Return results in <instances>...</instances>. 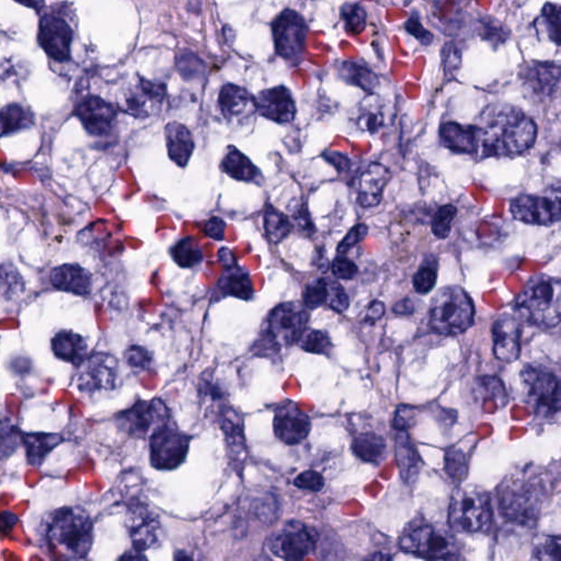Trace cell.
Masks as SVG:
<instances>
[{
	"mask_svg": "<svg viewBox=\"0 0 561 561\" xmlns=\"http://www.w3.org/2000/svg\"><path fill=\"white\" fill-rule=\"evenodd\" d=\"M537 137V124L518 109H492L484 124L477 127L476 153L481 158L526 153L533 147Z\"/></svg>",
	"mask_w": 561,
	"mask_h": 561,
	"instance_id": "cell-1",
	"label": "cell"
},
{
	"mask_svg": "<svg viewBox=\"0 0 561 561\" xmlns=\"http://www.w3.org/2000/svg\"><path fill=\"white\" fill-rule=\"evenodd\" d=\"M46 535L62 558L84 559L92 547L93 523L84 509L63 508L52 517Z\"/></svg>",
	"mask_w": 561,
	"mask_h": 561,
	"instance_id": "cell-2",
	"label": "cell"
},
{
	"mask_svg": "<svg viewBox=\"0 0 561 561\" xmlns=\"http://www.w3.org/2000/svg\"><path fill=\"white\" fill-rule=\"evenodd\" d=\"M516 309L528 323L554 328L561 319L560 280L545 274L529 280L517 299Z\"/></svg>",
	"mask_w": 561,
	"mask_h": 561,
	"instance_id": "cell-3",
	"label": "cell"
},
{
	"mask_svg": "<svg viewBox=\"0 0 561 561\" xmlns=\"http://www.w3.org/2000/svg\"><path fill=\"white\" fill-rule=\"evenodd\" d=\"M545 498L544 480L537 477H508L498 490L499 511L509 522L533 524Z\"/></svg>",
	"mask_w": 561,
	"mask_h": 561,
	"instance_id": "cell-4",
	"label": "cell"
},
{
	"mask_svg": "<svg viewBox=\"0 0 561 561\" xmlns=\"http://www.w3.org/2000/svg\"><path fill=\"white\" fill-rule=\"evenodd\" d=\"M431 329L444 336H457L469 330L475 319L470 295L457 285L442 288L430 305Z\"/></svg>",
	"mask_w": 561,
	"mask_h": 561,
	"instance_id": "cell-5",
	"label": "cell"
},
{
	"mask_svg": "<svg viewBox=\"0 0 561 561\" xmlns=\"http://www.w3.org/2000/svg\"><path fill=\"white\" fill-rule=\"evenodd\" d=\"M491 518V500L487 491L477 486L461 487L454 491L449 508V524L453 531L485 532Z\"/></svg>",
	"mask_w": 561,
	"mask_h": 561,
	"instance_id": "cell-6",
	"label": "cell"
},
{
	"mask_svg": "<svg viewBox=\"0 0 561 561\" xmlns=\"http://www.w3.org/2000/svg\"><path fill=\"white\" fill-rule=\"evenodd\" d=\"M521 383L527 402L535 415L554 419L560 412V384L555 373L548 368L528 365L521 372Z\"/></svg>",
	"mask_w": 561,
	"mask_h": 561,
	"instance_id": "cell-7",
	"label": "cell"
},
{
	"mask_svg": "<svg viewBox=\"0 0 561 561\" xmlns=\"http://www.w3.org/2000/svg\"><path fill=\"white\" fill-rule=\"evenodd\" d=\"M399 547L404 553L425 559L456 557V542L449 532L433 526H421L403 535Z\"/></svg>",
	"mask_w": 561,
	"mask_h": 561,
	"instance_id": "cell-8",
	"label": "cell"
},
{
	"mask_svg": "<svg viewBox=\"0 0 561 561\" xmlns=\"http://www.w3.org/2000/svg\"><path fill=\"white\" fill-rule=\"evenodd\" d=\"M117 423L129 436L147 439L170 423V414L162 400H145L119 413Z\"/></svg>",
	"mask_w": 561,
	"mask_h": 561,
	"instance_id": "cell-9",
	"label": "cell"
},
{
	"mask_svg": "<svg viewBox=\"0 0 561 561\" xmlns=\"http://www.w3.org/2000/svg\"><path fill=\"white\" fill-rule=\"evenodd\" d=\"M319 535L315 529L299 521H289L273 533L268 540V548L277 557L288 561L308 558L315 552Z\"/></svg>",
	"mask_w": 561,
	"mask_h": 561,
	"instance_id": "cell-10",
	"label": "cell"
},
{
	"mask_svg": "<svg viewBox=\"0 0 561 561\" xmlns=\"http://www.w3.org/2000/svg\"><path fill=\"white\" fill-rule=\"evenodd\" d=\"M272 33L279 56L295 64L303 60L309 28L302 15L285 9L275 18Z\"/></svg>",
	"mask_w": 561,
	"mask_h": 561,
	"instance_id": "cell-11",
	"label": "cell"
},
{
	"mask_svg": "<svg viewBox=\"0 0 561 561\" xmlns=\"http://www.w3.org/2000/svg\"><path fill=\"white\" fill-rule=\"evenodd\" d=\"M309 314L305 305L298 302L282 303L268 317L267 335L275 345L290 347L298 344L308 327Z\"/></svg>",
	"mask_w": 561,
	"mask_h": 561,
	"instance_id": "cell-12",
	"label": "cell"
},
{
	"mask_svg": "<svg viewBox=\"0 0 561 561\" xmlns=\"http://www.w3.org/2000/svg\"><path fill=\"white\" fill-rule=\"evenodd\" d=\"M560 189L553 188L545 195H519L511 201L510 211L516 220L532 225H552L559 222Z\"/></svg>",
	"mask_w": 561,
	"mask_h": 561,
	"instance_id": "cell-13",
	"label": "cell"
},
{
	"mask_svg": "<svg viewBox=\"0 0 561 561\" xmlns=\"http://www.w3.org/2000/svg\"><path fill=\"white\" fill-rule=\"evenodd\" d=\"M118 382L119 365L117 358L111 355L96 353L80 363L76 383L81 393L112 391L118 386Z\"/></svg>",
	"mask_w": 561,
	"mask_h": 561,
	"instance_id": "cell-14",
	"label": "cell"
},
{
	"mask_svg": "<svg viewBox=\"0 0 561 561\" xmlns=\"http://www.w3.org/2000/svg\"><path fill=\"white\" fill-rule=\"evenodd\" d=\"M189 445V436L169 423L150 436V461L156 470H175L184 463Z\"/></svg>",
	"mask_w": 561,
	"mask_h": 561,
	"instance_id": "cell-15",
	"label": "cell"
},
{
	"mask_svg": "<svg viewBox=\"0 0 561 561\" xmlns=\"http://www.w3.org/2000/svg\"><path fill=\"white\" fill-rule=\"evenodd\" d=\"M74 30L71 24L59 13H45L40 20L38 41L46 55L56 63L71 61V43Z\"/></svg>",
	"mask_w": 561,
	"mask_h": 561,
	"instance_id": "cell-16",
	"label": "cell"
},
{
	"mask_svg": "<svg viewBox=\"0 0 561 561\" xmlns=\"http://www.w3.org/2000/svg\"><path fill=\"white\" fill-rule=\"evenodd\" d=\"M117 109L98 96H88L78 103L75 114L86 131L95 137H105L116 122Z\"/></svg>",
	"mask_w": 561,
	"mask_h": 561,
	"instance_id": "cell-17",
	"label": "cell"
},
{
	"mask_svg": "<svg viewBox=\"0 0 561 561\" xmlns=\"http://www.w3.org/2000/svg\"><path fill=\"white\" fill-rule=\"evenodd\" d=\"M274 434L288 445L302 443L310 433L311 423L308 414L300 412L296 404H282L275 410Z\"/></svg>",
	"mask_w": 561,
	"mask_h": 561,
	"instance_id": "cell-18",
	"label": "cell"
},
{
	"mask_svg": "<svg viewBox=\"0 0 561 561\" xmlns=\"http://www.w3.org/2000/svg\"><path fill=\"white\" fill-rule=\"evenodd\" d=\"M165 97L164 85L138 80L124 95L121 108L134 117L147 118L163 105Z\"/></svg>",
	"mask_w": 561,
	"mask_h": 561,
	"instance_id": "cell-19",
	"label": "cell"
},
{
	"mask_svg": "<svg viewBox=\"0 0 561 561\" xmlns=\"http://www.w3.org/2000/svg\"><path fill=\"white\" fill-rule=\"evenodd\" d=\"M493 353L498 360L513 363L521 356L522 326L516 317L503 315L492 325Z\"/></svg>",
	"mask_w": 561,
	"mask_h": 561,
	"instance_id": "cell-20",
	"label": "cell"
},
{
	"mask_svg": "<svg viewBox=\"0 0 561 561\" xmlns=\"http://www.w3.org/2000/svg\"><path fill=\"white\" fill-rule=\"evenodd\" d=\"M256 106L257 111L262 117L279 124L292 122L296 116L294 98L284 86L269 88L259 92Z\"/></svg>",
	"mask_w": 561,
	"mask_h": 561,
	"instance_id": "cell-21",
	"label": "cell"
},
{
	"mask_svg": "<svg viewBox=\"0 0 561 561\" xmlns=\"http://www.w3.org/2000/svg\"><path fill=\"white\" fill-rule=\"evenodd\" d=\"M218 106L223 117L230 122L246 121L257 111L256 98L245 88L233 84L222 88L218 96Z\"/></svg>",
	"mask_w": 561,
	"mask_h": 561,
	"instance_id": "cell-22",
	"label": "cell"
},
{
	"mask_svg": "<svg viewBox=\"0 0 561 561\" xmlns=\"http://www.w3.org/2000/svg\"><path fill=\"white\" fill-rule=\"evenodd\" d=\"M521 78L535 95L552 97L558 90L560 67L553 62H532L521 71Z\"/></svg>",
	"mask_w": 561,
	"mask_h": 561,
	"instance_id": "cell-23",
	"label": "cell"
},
{
	"mask_svg": "<svg viewBox=\"0 0 561 561\" xmlns=\"http://www.w3.org/2000/svg\"><path fill=\"white\" fill-rule=\"evenodd\" d=\"M128 529L134 550L144 552L159 543L162 528L157 518L147 509H134L129 513Z\"/></svg>",
	"mask_w": 561,
	"mask_h": 561,
	"instance_id": "cell-24",
	"label": "cell"
},
{
	"mask_svg": "<svg viewBox=\"0 0 561 561\" xmlns=\"http://www.w3.org/2000/svg\"><path fill=\"white\" fill-rule=\"evenodd\" d=\"M391 171L379 163H373L358 180V204L362 207H374L381 204L383 191L391 180Z\"/></svg>",
	"mask_w": 561,
	"mask_h": 561,
	"instance_id": "cell-25",
	"label": "cell"
},
{
	"mask_svg": "<svg viewBox=\"0 0 561 561\" xmlns=\"http://www.w3.org/2000/svg\"><path fill=\"white\" fill-rule=\"evenodd\" d=\"M52 285L63 292L87 296L91 292L92 278L88 270L78 264H63L52 270Z\"/></svg>",
	"mask_w": 561,
	"mask_h": 561,
	"instance_id": "cell-26",
	"label": "cell"
},
{
	"mask_svg": "<svg viewBox=\"0 0 561 561\" xmlns=\"http://www.w3.org/2000/svg\"><path fill=\"white\" fill-rule=\"evenodd\" d=\"M395 453L400 475L406 484L413 485L418 480L421 471V457L417 448L410 439L407 431H398L396 443H395Z\"/></svg>",
	"mask_w": 561,
	"mask_h": 561,
	"instance_id": "cell-27",
	"label": "cell"
},
{
	"mask_svg": "<svg viewBox=\"0 0 561 561\" xmlns=\"http://www.w3.org/2000/svg\"><path fill=\"white\" fill-rule=\"evenodd\" d=\"M165 138L170 159L185 167L195 150V140L188 128L178 122H170L165 128Z\"/></svg>",
	"mask_w": 561,
	"mask_h": 561,
	"instance_id": "cell-28",
	"label": "cell"
},
{
	"mask_svg": "<svg viewBox=\"0 0 561 561\" xmlns=\"http://www.w3.org/2000/svg\"><path fill=\"white\" fill-rule=\"evenodd\" d=\"M441 142L452 152L475 154L477 149V127H464L449 122L440 128Z\"/></svg>",
	"mask_w": 561,
	"mask_h": 561,
	"instance_id": "cell-29",
	"label": "cell"
},
{
	"mask_svg": "<svg viewBox=\"0 0 561 561\" xmlns=\"http://www.w3.org/2000/svg\"><path fill=\"white\" fill-rule=\"evenodd\" d=\"M52 350L61 360L80 365L85 360L88 346L81 335L70 330H62L52 339Z\"/></svg>",
	"mask_w": 561,
	"mask_h": 561,
	"instance_id": "cell-30",
	"label": "cell"
},
{
	"mask_svg": "<svg viewBox=\"0 0 561 561\" xmlns=\"http://www.w3.org/2000/svg\"><path fill=\"white\" fill-rule=\"evenodd\" d=\"M63 442V438L59 434L52 433H23L22 443L27 452L28 463L31 466L43 465L45 457L48 456L56 446Z\"/></svg>",
	"mask_w": 561,
	"mask_h": 561,
	"instance_id": "cell-31",
	"label": "cell"
},
{
	"mask_svg": "<svg viewBox=\"0 0 561 561\" xmlns=\"http://www.w3.org/2000/svg\"><path fill=\"white\" fill-rule=\"evenodd\" d=\"M218 288L223 294L243 300H251L254 293L251 275L236 266L226 268L218 282Z\"/></svg>",
	"mask_w": 561,
	"mask_h": 561,
	"instance_id": "cell-32",
	"label": "cell"
},
{
	"mask_svg": "<svg viewBox=\"0 0 561 561\" xmlns=\"http://www.w3.org/2000/svg\"><path fill=\"white\" fill-rule=\"evenodd\" d=\"M352 451L363 461L378 464L386 455L387 442L376 433H363L353 440Z\"/></svg>",
	"mask_w": 561,
	"mask_h": 561,
	"instance_id": "cell-33",
	"label": "cell"
},
{
	"mask_svg": "<svg viewBox=\"0 0 561 561\" xmlns=\"http://www.w3.org/2000/svg\"><path fill=\"white\" fill-rule=\"evenodd\" d=\"M222 168L231 178L246 183L257 180L260 175L252 160L233 147L227 148L222 160Z\"/></svg>",
	"mask_w": 561,
	"mask_h": 561,
	"instance_id": "cell-34",
	"label": "cell"
},
{
	"mask_svg": "<svg viewBox=\"0 0 561 561\" xmlns=\"http://www.w3.org/2000/svg\"><path fill=\"white\" fill-rule=\"evenodd\" d=\"M474 395L482 404H495L496 409L505 407L509 400L501 379L495 376L478 377L474 384Z\"/></svg>",
	"mask_w": 561,
	"mask_h": 561,
	"instance_id": "cell-35",
	"label": "cell"
},
{
	"mask_svg": "<svg viewBox=\"0 0 561 561\" xmlns=\"http://www.w3.org/2000/svg\"><path fill=\"white\" fill-rule=\"evenodd\" d=\"M220 423L226 435L228 444L233 453L243 455L246 450L245 436H243L242 420L232 408H225L221 413Z\"/></svg>",
	"mask_w": 561,
	"mask_h": 561,
	"instance_id": "cell-36",
	"label": "cell"
},
{
	"mask_svg": "<svg viewBox=\"0 0 561 561\" xmlns=\"http://www.w3.org/2000/svg\"><path fill=\"white\" fill-rule=\"evenodd\" d=\"M263 221L267 236L273 243L282 242L293 230L292 222L290 221V218L272 205L266 207Z\"/></svg>",
	"mask_w": 561,
	"mask_h": 561,
	"instance_id": "cell-37",
	"label": "cell"
},
{
	"mask_svg": "<svg viewBox=\"0 0 561 561\" xmlns=\"http://www.w3.org/2000/svg\"><path fill=\"white\" fill-rule=\"evenodd\" d=\"M339 71L342 80L362 88L363 90L372 91L378 85V77L371 70L356 62H342Z\"/></svg>",
	"mask_w": 561,
	"mask_h": 561,
	"instance_id": "cell-38",
	"label": "cell"
},
{
	"mask_svg": "<svg viewBox=\"0 0 561 561\" xmlns=\"http://www.w3.org/2000/svg\"><path fill=\"white\" fill-rule=\"evenodd\" d=\"M33 123L30 114L17 103L4 107L0 110V138L25 128Z\"/></svg>",
	"mask_w": 561,
	"mask_h": 561,
	"instance_id": "cell-39",
	"label": "cell"
},
{
	"mask_svg": "<svg viewBox=\"0 0 561 561\" xmlns=\"http://www.w3.org/2000/svg\"><path fill=\"white\" fill-rule=\"evenodd\" d=\"M171 256L181 268H192L204 259L199 242L194 237H185L171 249Z\"/></svg>",
	"mask_w": 561,
	"mask_h": 561,
	"instance_id": "cell-40",
	"label": "cell"
},
{
	"mask_svg": "<svg viewBox=\"0 0 561 561\" xmlns=\"http://www.w3.org/2000/svg\"><path fill=\"white\" fill-rule=\"evenodd\" d=\"M341 19L347 33L357 35L366 27L367 14L361 4H346L341 9Z\"/></svg>",
	"mask_w": 561,
	"mask_h": 561,
	"instance_id": "cell-41",
	"label": "cell"
},
{
	"mask_svg": "<svg viewBox=\"0 0 561 561\" xmlns=\"http://www.w3.org/2000/svg\"><path fill=\"white\" fill-rule=\"evenodd\" d=\"M299 342L304 351L313 355H329L332 349L330 337L321 330H305Z\"/></svg>",
	"mask_w": 561,
	"mask_h": 561,
	"instance_id": "cell-42",
	"label": "cell"
},
{
	"mask_svg": "<svg viewBox=\"0 0 561 561\" xmlns=\"http://www.w3.org/2000/svg\"><path fill=\"white\" fill-rule=\"evenodd\" d=\"M433 261V260L425 261L413 279L414 290L421 295L430 293L434 289L436 280H438V263L435 262V260L434 262Z\"/></svg>",
	"mask_w": 561,
	"mask_h": 561,
	"instance_id": "cell-43",
	"label": "cell"
},
{
	"mask_svg": "<svg viewBox=\"0 0 561 561\" xmlns=\"http://www.w3.org/2000/svg\"><path fill=\"white\" fill-rule=\"evenodd\" d=\"M560 548L559 537L543 535L535 540L533 558L544 561H560Z\"/></svg>",
	"mask_w": 561,
	"mask_h": 561,
	"instance_id": "cell-44",
	"label": "cell"
},
{
	"mask_svg": "<svg viewBox=\"0 0 561 561\" xmlns=\"http://www.w3.org/2000/svg\"><path fill=\"white\" fill-rule=\"evenodd\" d=\"M457 210L454 205L441 206L431 221V230L439 239L448 238L452 230V223L455 220Z\"/></svg>",
	"mask_w": 561,
	"mask_h": 561,
	"instance_id": "cell-45",
	"label": "cell"
},
{
	"mask_svg": "<svg viewBox=\"0 0 561 561\" xmlns=\"http://www.w3.org/2000/svg\"><path fill=\"white\" fill-rule=\"evenodd\" d=\"M176 66H178L179 74L185 81L196 80L197 77L204 75L205 71L204 61H201L199 56L190 51L181 52L178 60H176Z\"/></svg>",
	"mask_w": 561,
	"mask_h": 561,
	"instance_id": "cell-46",
	"label": "cell"
},
{
	"mask_svg": "<svg viewBox=\"0 0 561 561\" xmlns=\"http://www.w3.org/2000/svg\"><path fill=\"white\" fill-rule=\"evenodd\" d=\"M444 467L446 474L452 480H463L467 475V471H469L464 452L457 449L446 451Z\"/></svg>",
	"mask_w": 561,
	"mask_h": 561,
	"instance_id": "cell-47",
	"label": "cell"
},
{
	"mask_svg": "<svg viewBox=\"0 0 561 561\" xmlns=\"http://www.w3.org/2000/svg\"><path fill=\"white\" fill-rule=\"evenodd\" d=\"M327 279L317 278L306 285L303 302L306 309H316L326 304Z\"/></svg>",
	"mask_w": 561,
	"mask_h": 561,
	"instance_id": "cell-48",
	"label": "cell"
},
{
	"mask_svg": "<svg viewBox=\"0 0 561 561\" xmlns=\"http://www.w3.org/2000/svg\"><path fill=\"white\" fill-rule=\"evenodd\" d=\"M349 296L342 285L336 280L327 279L326 304L337 313H345L349 309Z\"/></svg>",
	"mask_w": 561,
	"mask_h": 561,
	"instance_id": "cell-49",
	"label": "cell"
},
{
	"mask_svg": "<svg viewBox=\"0 0 561 561\" xmlns=\"http://www.w3.org/2000/svg\"><path fill=\"white\" fill-rule=\"evenodd\" d=\"M481 38L490 41L493 44H502L508 40L510 31L506 28L500 22L496 19L486 18L480 22Z\"/></svg>",
	"mask_w": 561,
	"mask_h": 561,
	"instance_id": "cell-50",
	"label": "cell"
},
{
	"mask_svg": "<svg viewBox=\"0 0 561 561\" xmlns=\"http://www.w3.org/2000/svg\"><path fill=\"white\" fill-rule=\"evenodd\" d=\"M560 8L558 5L547 4L543 8V22L547 27L550 39L556 45L560 43Z\"/></svg>",
	"mask_w": 561,
	"mask_h": 561,
	"instance_id": "cell-51",
	"label": "cell"
},
{
	"mask_svg": "<svg viewBox=\"0 0 561 561\" xmlns=\"http://www.w3.org/2000/svg\"><path fill=\"white\" fill-rule=\"evenodd\" d=\"M124 357H126L129 367L138 371L148 370L153 362L150 353L145 347L139 346L129 347Z\"/></svg>",
	"mask_w": 561,
	"mask_h": 561,
	"instance_id": "cell-52",
	"label": "cell"
},
{
	"mask_svg": "<svg viewBox=\"0 0 561 561\" xmlns=\"http://www.w3.org/2000/svg\"><path fill=\"white\" fill-rule=\"evenodd\" d=\"M294 485L300 490L319 492L324 490V477L315 471L302 472L295 478Z\"/></svg>",
	"mask_w": 561,
	"mask_h": 561,
	"instance_id": "cell-53",
	"label": "cell"
},
{
	"mask_svg": "<svg viewBox=\"0 0 561 561\" xmlns=\"http://www.w3.org/2000/svg\"><path fill=\"white\" fill-rule=\"evenodd\" d=\"M368 228L366 224H357L351 228V231L347 233V236L342 239V242L338 246V253L345 254L349 252L353 247H356L357 243H360L363 239L367 236Z\"/></svg>",
	"mask_w": 561,
	"mask_h": 561,
	"instance_id": "cell-54",
	"label": "cell"
},
{
	"mask_svg": "<svg viewBox=\"0 0 561 561\" xmlns=\"http://www.w3.org/2000/svg\"><path fill=\"white\" fill-rule=\"evenodd\" d=\"M331 272L338 279L351 280L357 274V267L350 259L340 256L332 262Z\"/></svg>",
	"mask_w": 561,
	"mask_h": 561,
	"instance_id": "cell-55",
	"label": "cell"
},
{
	"mask_svg": "<svg viewBox=\"0 0 561 561\" xmlns=\"http://www.w3.org/2000/svg\"><path fill=\"white\" fill-rule=\"evenodd\" d=\"M404 29H406L407 33L412 34L414 38L417 39L423 45L428 46L433 43V34L423 27L419 18L414 17V15H412V17L407 20L406 24H404Z\"/></svg>",
	"mask_w": 561,
	"mask_h": 561,
	"instance_id": "cell-56",
	"label": "cell"
},
{
	"mask_svg": "<svg viewBox=\"0 0 561 561\" xmlns=\"http://www.w3.org/2000/svg\"><path fill=\"white\" fill-rule=\"evenodd\" d=\"M415 409L410 406H400L395 413L394 428L397 431H407L413 427L415 420Z\"/></svg>",
	"mask_w": 561,
	"mask_h": 561,
	"instance_id": "cell-57",
	"label": "cell"
},
{
	"mask_svg": "<svg viewBox=\"0 0 561 561\" xmlns=\"http://www.w3.org/2000/svg\"><path fill=\"white\" fill-rule=\"evenodd\" d=\"M358 119H358L360 127L370 133L376 132L384 124L383 114L381 112H374L370 109H366Z\"/></svg>",
	"mask_w": 561,
	"mask_h": 561,
	"instance_id": "cell-58",
	"label": "cell"
},
{
	"mask_svg": "<svg viewBox=\"0 0 561 561\" xmlns=\"http://www.w3.org/2000/svg\"><path fill=\"white\" fill-rule=\"evenodd\" d=\"M293 228L295 227L300 233H304V235H310L315 231V227L313 222L310 220L309 213L305 206L300 207V209L295 213L293 216Z\"/></svg>",
	"mask_w": 561,
	"mask_h": 561,
	"instance_id": "cell-59",
	"label": "cell"
},
{
	"mask_svg": "<svg viewBox=\"0 0 561 561\" xmlns=\"http://www.w3.org/2000/svg\"><path fill=\"white\" fill-rule=\"evenodd\" d=\"M226 223L222 218L214 216L210 218L205 224V233L215 241H223L225 236Z\"/></svg>",
	"mask_w": 561,
	"mask_h": 561,
	"instance_id": "cell-60",
	"label": "cell"
},
{
	"mask_svg": "<svg viewBox=\"0 0 561 561\" xmlns=\"http://www.w3.org/2000/svg\"><path fill=\"white\" fill-rule=\"evenodd\" d=\"M18 522V517L13 512L4 511L0 513V534L8 537Z\"/></svg>",
	"mask_w": 561,
	"mask_h": 561,
	"instance_id": "cell-61",
	"label": "cell"
},
{
	"mask_svg": "<svg viewBox=\"0 0 561 561\" xmlns=\"http://www.w3.org/2000/svg\"><path fill=\"white\" fill-rule=\"evenodd\" d=\"M385 314V306L382 302H373L370 305L366 311V320L370 321V323H376V320L381 319L382 317Z\"/></svg>",
	"mask_w": 561,
	"mask_h": 561,
	"instance_id": "cell-62",
	"label": "cell"
},
{
	"mask_svg": "<svg viewBox=\"0 0 561 561\" xmlns=\"http://www.w3.org/2000/svg\"><path fill=\"white\" fill-rule=\"evenodd\" d=\"M393 311L398 315H412L414 311V306L412 300L404 299L399 300L398 303L394 305Z\"/></svg>",
	"mask_w": 561,
	"mask_h": 561,
	"instance_id": "cell-63",
	"label": "cell"
},
{
	"mask_svg": "<svg viewBox=\"0 0 561 561\" xmlns=\"http://www.w3.org/2000/svg\"><path fill=\"white\" fill-rule=\"evenodd\" d=\"M15 2L36 12H41L45 6V0H15Z\"/></svg>",
	"mask_w": 561,
	"mask_h": 561,
	"instance_id": "cell-64",
	"label": "cell"
}]
</instances>
